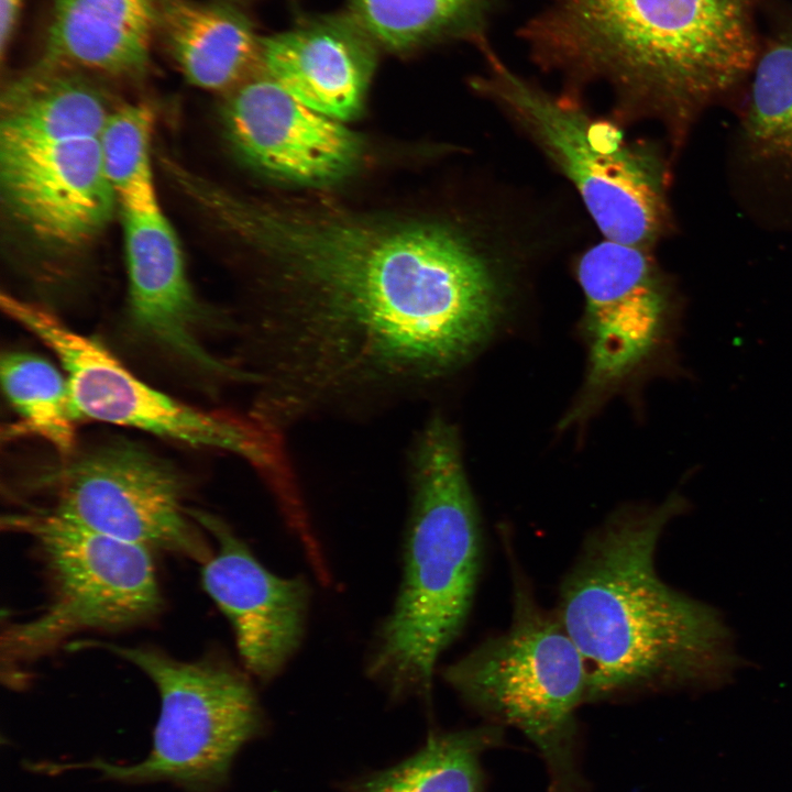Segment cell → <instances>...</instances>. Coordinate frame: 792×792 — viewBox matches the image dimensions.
I'll use <instances>...</instances> for the list:
<instances>
[{"label": "cell", "mask_w": 792, "mask_h": 792, "mask_svg": "<svg viewBox=\"0 0 792 792\" xmlns=\"http://www.w3.org/2000/svg\"><path fill=\"white\" fill-rule=\"evenodd\" d=\"M212 216L274 264L251 376L260 405L283 424L413 400L499 318L495 267L449 226L320 216L227 191Z\"/></svg>", "instance_id": "obj_1"}, {"label": "cell", "mask_w": 792, "mask_h": 792, "mask_svg": "<svg viewBox=\"0 0 792 792\" xmlns=\"http://www.w3.org/2000/svg\"><path fill=\"white\" fill-rule=\"evenodd\" d=\"M769 0H543L518 36L543 70L605 84L683 141L707 108L745 88Z\"/></svg>", "instance_id": "obj_2"}, {"label": "cell", "mask_w": 792, "mask_h": 792, "mask_svg": "<svg viewBox=\"0 0 792 792\" xmlns=\"http://www.w3.org/2000/svg\"><path fill=\"white\" fill-rule=\"evenodd\" d=\"M685 505L673 493L657 506L616 512L564 576L554 612L583 658L586 702L721 682L737 663L715 612L656 572L660 536Z\"/></svg>", "instance_id": "obj_3"}, {"label": "cell", "mask_w": 792, "mask_h": 792, "mask_svg": "<svg viewBox=\"0 0 792 792\" xmlns=\"http://www.w3.org/2000/svg\"><path fill=\"white\" fill-rule=\"evenodd\" d=\"M408 471L403 579L366 667L395 700L429 696L437 661L471 610L483 560L481 522L458 432L442 416L431 417L417 432Z\"/></svg>", "instance_id": "obj_4"}, {"label": "cell", "mask_w": 792, "mask_h": 792, "mask_svg": "<svg viewBox=\"0 0 792 792\" xmlns=\"http://www.w3.org/2000/svg\"><path fill=\"white\" fill-rule=\"evenodd\" d=\"M474 87L510 117L575 187L606 240L650 249L669 223L667 173L650 146L627 140L571 98L513 70L490 40Z\"/></svg>", "instance_id": "obj_5"}, {"label": "cell", "mask_w": 792, "mask_h": 792, "mask_svg": "<svg viewBox=\"0 0 792 792\" xmlns=\"http://www.w3.org/2000/svg\"><path fill=\"white\" fill-rule=\"evenodd\" d=\"M513 572L508 628L448 666L443 679L471 707L494 724L514 726L536 746L550 792H580L575 713L586 703L585 664L556 612Z\"/></svg>", "instance_id": "obj_6"}, {"label": "cell", "mask_w": 792, "mask_h": 792, "mask_svg": "<svg viewBox=\"0 0 792 792\" xmlns=\"http://www.w3.org/2000/svg\"><path fill=\"white\" fill-rule=\"evenodd\" d=\"M2 527L28 537L42 565L47 601L35 616L1 635V672L9 685L24 669L77 634L117 631L156 616L162 595L150 549L55 517L16 510Z\"/></svg>", "instance_id": "obj_7"}, {"label": "cell", "mask_w": 792, "mask_h": 792, "mask_svg": "<svg viewBox=\"0 0 792 792\" xmlns=\"http://www.w3.org/2000/svg\"><path fill=\"white\" fill-rule=\"evenodd\" d=\"M140 669L155 685L160 715L148 755L133 765L101 759L54 766L56 771L92 769L125 783H173L186 792H213L229 779L239 751L263 727L249 678L215 654L180 660L153 646L105 645Z\"/></svg>", "instance_id": "obj_8"}, {"label": "cell", "mask_w": 792, "mask_h": 792, "mask_svg": "<svg viewBox=\"0 0 792 792\" xmlns=\"http://www.w3.org/2000/svg\"><path fill=\"white\" fill-rule=\"evenodd\" d=\"M32 485L37 503L21 510L178 554L201 564L209 535L187 503V487L165 460L131 441L114 440L64 461Z\"/></svg>", "instance_id": "obj_9"}, {"label": "cell", "mask_w": 792, "mask_h": 792, "mask_svg": "<svg viewBox=\"0 0 792 792\" xmlns=\"http://www.w3.org/2000/svg\"><path fill=\"white\" fill-rule=\"evenodd\" d=\"M1 306L57 356L79 418L223 450L254 464L265 477L278 470L280 439L253 416L243 419L182 403L144 383L96 340L70 329L43 307L10 295H2Z\"/></svg>", "instance_id": "obj_10"}, {"label": "cell", "mask_w": 792, "mask_h": 792, "mask_svg": "<svg viewBox=\"0 0 792 792\" xmlns=\"http://www.w3.org/2000/svg\"><path fill=\"white\" fill-rule=\"evenodd\" d=\"M584 300L587 372L574 417L669 344L671 292L648 249L604 240L579 260Z\"/></svg>", "instance_id": "obj_11"}, {"label": "cell", "mask_w": 792, "mask_h": 792, "mask_svg": "<svg viewBox=\"0 0 792 792\" xmlns=\"http://www.w3.org/2000/svg\"><path fill=\"white\" fill-rule=\"evenodd\" d=\"M0 188L10 219L35 241L59 250L97 238L118 202L99 136L0 144Z\"/></svg>", "instance_id": "obj_12"}, {"label": "cell", "mask_w": 792, "mask_h": 792, "mask_svg": "<svg viewBox=\"0 0 792 792\" xmlns=\"http://www.w3.org/2000/svg\"><path fill=\"white\" fill-rule=\"evenodd\" d=\"M196 517L213 544L202 564L205 591L229 619L245 670L262 682L271 681L302 641L308 584L268 571L221 519L200 510Z\"/></svg>", "instance_id": "obj_13"}, {"label": "cell", "mask_w": 792, "mask_h": 792, "mask_svg": "<svg viewBox=\"0 0 792 792\" xmlns=\"http://www.w3.org/2000/svg\"><path fill=\"white\" fill-rule=\"evenodd\" d=\"M223 124L250 165L288 180L319 184L354 163L359 143L342 121L304 105L266 74L231 89Z\"/></svg>", "instance_id": "obj_14"}, {"label": "cell", "mask_w": 792, "mask_h": 792, "mask_svg": "<svg viewBox=\"0 0 792 792\" xmlns=\"http://www.w3.org/2000/svg\"><path fill=\"white\" fill-rule=\"evenodd\" d=\"M129 278V317L152 345L186 366L243 378L205 346L201 309L187 277L178 239L160 205L121 209Z\"/></svg>", "instance_id": "obj_15"}, {"label": "cell", "mask_w": 792, "mask_h": 792, "mask_svg": "<svg viewBox=\"0 0 792 792\" xmlns=\"http://www.w3.org/2000/svg\"><path fill=\"white\" fill-rule=\"evenodd\" d=\"M359 23L326 19L262 38L266 75L297 100L344 121L361 108L372 52Z\"/></svg>", "instance_id": "obj_16"}, {"label": "cell", "mask_w": 792, "mask_h": 792, "mask_svg": "<svg viewBox=\"0 0 792 792\" xmlns=\"http://www.w3.org/2000/svg\"><path fill=\"white\" fill-rule=\"evenodd\" d=\"M156 28V0H56L42 62L141 76Z\"/></svg>", "instance_id": "obj_17"}, {"label": "cell", "mask_w": 792, "mask_h": 792, "mask_svg": "<svg viewBox=\"0 0 792 792\" xmlns=\"http://www.w3.org/2000/svg\"><path fill=\"white\" fill-rule=\"evenodd\" d=\"M746 87L738 161L767 185L792 195V9L763 33Z\"/></svg>", "instance_id": "obj_18"}, {"label": "cell", "mask_w": 792, "mask_h": 792, "mask_svg": "<svg viewBox=\"0 0 792 792\" xmlns=\"http://www.w3.org/2000/svg\"><path fill=\"white\" fill-rule=\"evenodd\" d=\"M156 4L157 26L193 86L231 90L262 63V38L237 8L194 0H156Z\"/></svg>", "instance_id": "obj_19"}, {"label": "cell", "mask_w": 792, "mask_h": 792, "mask_svg": "<svg viewBox=\"0 0 792 792\" xmlns=\"http://www.w3.org/2000/svg\"><path fill=\"white\" fill-rule=\"evenodd\" d=\"M111 109L79 70L41 62L1 97L0 144L98 138Z\"/></svg>", "instance_id": "obj_20"}, {"label": "cell", "mask_w": 792, "mask_h": 792, "mask_svg": "<svg viewBox=\"0 0 792 792\" xmlns=\"http://www.w3.org/2000/svg\"><path fill=\"white\" fill-rule=\"evenodd\" d=\"M502 739L494 723L433 733L414 755L360 779L349 792H481L482 755Z\"/></svg>", "instance_id": "obj_21"}, {"label": "cell", "mask_w": 792, "mask_h": 792, "mask_svg": "<svg viewBox=\"0 0 792 792\" xmlns=\"http://www.w3.org/2000/svg\"><path fill=\"white\" fill-rule=\"evenodd\" d=\"M501 0H352L354 20L391 48H407L443 37L476 46Z\"/></svg>", "instance_id": "obj_22"}, {"label": "cell", "mask_w": 792, "mask_h": 792, "mask_svg": "<svg viewBox=\"0 0 792 792\" xmlns=\"http://www.w3.org/2000/svg\"><path fill=\"white\" fill-rule=\"evenodd\" d=\"M1 382L19 415L10 435L36 436L51 444L63 461L73 457L79 416L66 375L38 355L9 352L1 359Z\"/></svg>", "instance_id": "obj_23"}, {"label": "cell", "mask_w": 792, "mask_h": 792, "mask_svg": "<svg viewBox=\"0 0 792 792\" xmlns=\"http://www.w3.org/2000/svg\"><path fill=\"white\" fill-rule=\"evenodd\" d=\"M153 124L150 107L130 103L111 110L99 134L103 170L121 209L160 205L150 157Z\"/></svg>", "instance_id": "obj_24"}, {"label": "cell", "mask_w": 792, "mask_h": 792, "mask_svg": "<svg viewBox=\"0 0 792 792\" xmlns=\"http://www.w3.org/2000/svg\"><path fill=\"white\" fill-rule=\"evenodd\" d=\"M22 0H0V50L1 56L11 42Z\"/></svg>", "instance_id": "obj_25"}]
</instances>
